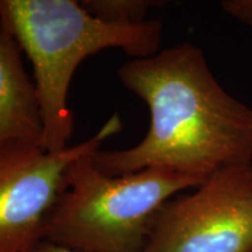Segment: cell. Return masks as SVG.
<instances>
[{
    "label": "cell",
    "mask_w": 252,
    "mask_h": 252,
    "mask_svg": "<svg viewBox=\"0 0 252 252\" xmlns=\"http://www.w3.org/2000/svg\"><path fill=\"white\" fill-rule=\"evenodd\" d=\"M124 87L146 103L151 123L133 147L97 151V168L118 176L149 168L207 179L252 163V109L220 87L203 52L184 42L118 69Z\"/></svg>",
    "instance_id": "obj_1"
},
{
    "label": "cell",
    "mask_w": 252,
    "mask_h": 252,
    "mask_svg": "<svg viewBox=\"0 0 252 252\" xmlns=\"http://www.w3.org/2000/svg\"><path fill=\"white\" fill-rule=\"evenodd\" d=\"M0 28L17 41L32 63L41 118V146L48 152L67 149L74 132L68 93L78 65L108 48L132 59L159 52L160 20L115 25L94 18L77 0H0Z\"/></svg>",
    "instance_id": "obj_2"
},
{
    "label": "cell",
    "mask_w": 252,
    "mask_h": 252,
    "mask_svg": "<svg viewBox=\"0 0 252 252\" xmlns=\"http://www.w3.org/2000/svg\"><path fill=\"white\" fill-rule=\"evenodd\" d=\"M91 156L69 167L47 219L46 241L84 252H143L160 208L206 180L160 168L111 176Z\"/></svg>",
    "instance_id": "obj_3"
},
{
    "label": "cell",
    "mask_w": 252,
    "mask_h": 252,
    "mask_svg": "<svg viewBox=\"0 0 252 252\" xmlns=\"http://www.w3.org/2000/svg\"><path fill=\"white\" fill-rule=\"evenodd\" d=\"M143 252H252V163L220 169L169 198Z\"/></svg>",
    "instance_id": "obj_4"
},
{
    "label": "cell",
    "mask_w": 252,
    "mask_h": 252,
    "mask_svg": "<svg viewBox=\"0 0 252 252\" xmlns=\"http://www.w3.org/2000/svg\"><path fill=\"white\" fill-rule=\"evenodd\" d=\"M122 126L115 113L89 139L59 152L31 143L0 145V252H32L45 239L47 219L65 187L69 167L99 151Z\"/></svg>",
    "instance_id": "obj_5"
},
{
    "label": "cell",
    "mask_w": 252,
    "mask_h": 252,
    "mask_svg": "<svg viewBox=\"0 0 252 252\" xmlns=\"http://www.w3.org/2000/svg\"><path fill=\"white\" fill-rule=\"evenodd\" d=\"M21 54L17 41L0 28V145L42 141L39 97Z\"/></svg>",
    "instance_id": "obj_6"
},
{
    "label": "cell",
    "mask_w": 252,
    "mask_h": 252,
    "mask_svg": "<svg viewBox=\"0 0 252 252\" xmlns=\"http://www.w3.org/2000/svg\"><path fill=\"white\" fill-rule=\"evenodd\" d=\"M81 5L99 20L115 25H135L146 21L153 0H82Z\"/></svg>",
    "instance_id": "obj_7"
},
{
    "label": "cell",
    "mask_w": 252,
    "mask_h": 252,
    "mask_svg": "<svg viewBox=\"0 0 252 252\" xmlns=\"http://www.w3.org/2000/svg\"><path fill=\"white\" fill-rule=\"evenodd\" d=\"M220 6L236 20L252 27V0H225Z\"/></svg>",
    "instance_id": "obj_8"
},
{
    "label": "cell",
    "mask_w": 252,
    "mask_h": 252,
    "mask_svg": "<svg viewBox=\"0 0 252 252\" xmlns=\"http://www.w3.org/2000/svg\"><path fill=\"white\" fill-rule=\"evenodd\" d=\"M32 252H84V251L74 250V249L62 247V245L54 244L52 243V242L43 239V241H41L40 243L37 244L33 250H32Z\"/></svg>",
    "instance_id": "obj_9"
}]
</instances>
